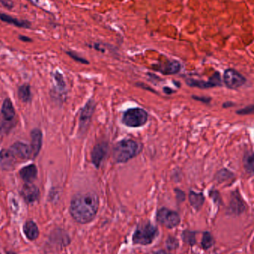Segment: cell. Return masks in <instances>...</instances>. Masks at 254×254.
I'll return each mask as SVG.
<instances>
[{
    "instance_id": "6da1fadb",
    "label": "cell",
    "mask_w": 254,
    "mask_h": 254,
    "mask_svg": "<svg viewBox=\"0 0 254 254\" xmlns=\"http://www.w3.org/2000/svg\"><path fill=\"white\" fill-rule=\"evenodd\" d=\"M99 207V198L96 193L78 194L71 202V215L77 222L87 224L94 219Z\"/></svg>"
},
{
    "instance_id": "7a4b0ae2",
    "label": "cell",
    "mask_w": 254,
    "mask_h": 254,
    "mask_svg": "<svg viewBox=\"0 0 254 254\" xmlns=\"http://www.w3.org/2000/svg\"><path fill=\"white\" fill-rule=\"evenodd\" d=\"M142 145L132 139H123L116 144L113 150V157L117 163H125L139 155Z\"/></svg>"
},
{
    "instance_id": "3957f363",
    "label": "cell",
    "mask_w": 254,
    "mask_h": 254,
    "mask_svg": "<svg viewBox=\"0 0 254 254\" xmlns=\"http://www.w3.org/2000/svg\"><path fill=\"white\" fill-rule=\"evenodd\" d=\"M157 235V227L151 223H145L139 225L135 230L133 235V242L135 245H150L154 242Z\"/></svg>"
},
{
    "instance_id": "277c9868",
    "label": "cell",
    "mask_w": 254,
    "mask_h": 254,
    "mask_svg": "<svg viewBox=\"0 0 254 254\" xmlns=\"http://www.w3.org/2000/svg\"><path fill=\"white\" fill-rule=\"evenodd\" d=\"M148 121V113L142 108H136L127 110L123 114L122 122L125 126L130 127H139Z\"/></svg>"
},
{
    "instance_id": "5b68a950",
    "label": "cell",
    "mask_w": 254,
    "mask_h": 254,
    "mask_svg": "<svg viewBox=\"0 0 254 254\" xmlns=\"http://www.w3.org/2000/svg\"><path fill=\"white\" fill-rule=\"evenodd\" d=\"M15 117V109L12 102L10 99H5L0 114V130L3 133H8L11 130L14 126Z\"/></svg>"
},
{
    "instance_id": "8992f818",
    "label": "cell",
    "mask_w": 254,
    "mask_h": 254,
    "mask_svg": "<svg viewBox=\"0 0 254 254\" xmlns=\"http://www.w3.org/2000/svg\"><path fill=\"white\" fill-rule=\"evenodd\" d=\"M157 220L160 224L169 229L176 227L181 222V218L178 212L165 207L159 209Z\"/></svg>"
},
{
    "instance_id": "52a82bcc",
    "label": "cell",
    "mask_w": 254,
    "mask_h": 254,
    "mask_svg": "<svg viewBox=\"0 0 254 254\" xmlns=\"http://www.w3.org/2000/svg\"><path fill=\"white\" fill-rule=\"evenodd\" d=\"M224 82L231 90H236L246 82V79L234 69H229L224 72Z\"/></svg>"
},
{
    "instance_id": "ba28073f",
    "label": "cell",
    "mask_w": 254,
    "mask_h": 254,
    "mask_svg": "<svg viewBox=\"0 0 254 254\" xmlns=\"http://www.w3.org/2000/svg\"><path fill=\"white\" fill-rule=\"evenodd\" d=\"M95 108H96V104L94 101L90 99L81 111V117H80V131H81V133H84L88 127L92 116L94 113Z\"/></svg>"
},
{
    "instance_id": "9c48e42d",
    "label": "cell",
    "mask_w": 254,
    "mask_h": 254,
    "mask_svg": "<svg viewBox=\"0 0 254 254\" xmlns=\"http://www.w3.org/2000/svg\"><path fill=\"white\" fill-rule=\"evenodd\" d=\"M187 85L190 87H198L200 89L212 88V87H217V86H221V76L218 72H215L209 81H198V80L187 79Z\"/></svg>"
},
{
    "instance_id": "30bf717a",
    "label": "cell",
    "mask_w": 254,
    "mask_h": 254,
    "mask_svg": "<svg viewBox=\"0 0 254 254\" xmlns=\"http://www.w3.org/2000/svg\"><path fill=\"white\" fill-rule=\"evenodd\" d=\"M10 150L19 160H27L32 157V148L23 142H16L11 147Z\"/></svg>"
},
{
    "instance_id": "8fae6325",
    "label": "cell",
    "mask_w": 254,
    "mask_h": 254,
    "mask_svg": "<svg viewBox=\"0 0 254 254\" xmlns=\"http://www.w3.org/2000/svg\"><path fill=\"white\" fill-rule=\"evenodd\" d=\"M21 195L28 203H34L39 197V189L32 183H26L22 188Z\"/></svg>"
},
{
    "instance_id": "7c38bea8",
    "label": "cell",
    "mask_w": 254,
    "mask_h": 254,
    "mask_svg": "<svg viewBox=\"0 0 254 254\" xmlns=\"http://www.w3.org/2000/svg\"><path fill=\"white\" fill-rule=\"evenodd\" d=\"M108 145L106 142L97 144L92 151L91 158L93 165L96 168H99L108 153Z\"/></svg>"
},
{
    "instance_id": "4fadbf2b",
    "label": "cell",
    "mask_w": 254,
    "mask_h": 254,
    "mask_svg": "<svg viewBox=\"0 0 254 254\" xmlns=\"http://www.w3.org/2000/svg\"><path fill=\"white\" fill-rule=\"evenodd\" d=\"M17 159L11 150L4 149L0 151V166L4 170H11L14 169Z\"/></svg>"
},
{
    "instance_id": "5bb4252c",
    "label": "cell",
    "mask_w": 254,
    "mask_h": 254,
    "mask_svg": "<svg viewBox=\"0 0 254 254\" xmlns=\"http://www.w3.org/2000/svg\"><path fill=\"white\" fill-rule=\"evenodd\" d=\"M31 139H32V158H35L39 154L42 147L43 135L42 132L39 129H35L31 132Z\"/></svg>"
},
{
    "instance_id": "9a60e30c",
    "label": "cell",
    "mask_w": 254,
    "mask_h": 254,
    "mask_svg": "<svg viewBox=\"0 0 254 254\" xmlns=\"http://www.w3.org/2000/svg\"><path fill=\"white\" fill-rule=\"evenodd\" d=\"M181 66L178 61H172L164 64L158 65L157 70L164 75H174L181 70Z\"/></svg>"
},
{
    "instance_id": "2e32d148",
    "label": "cell",
    "mask_w": 254,
    "mask_h": 254,
    "mask_svg": "<svg viewBox=\"0 0 254 254\" xmlns=\"http://www.w3.org/2000/svg\"><path fill=\"white\" fill-rule=\"evenodd\" d=\"M20 175L26 183H32L37 178L38 169L34 164L25 166L20 170Z\"/></svg>"
},
{
    "instance_id": "e0dca14e",
    "label": "cell",
    "mask_w": 254,
    "mask_h": 254,
    "mask_svg": "<svg viewBox=\"0 0 254 254\" xmlns=\"http://www.w3.org/2000/svg\"><path fill=\"white\" fill-rule=\"evenodd\" d=\"M0 20L5 22V23H8V24L14 25L18 28H24V29H29L31 27V23L26 20H18L15 17H11V16L8 15V14H2L0 13Z\"/></svg>"
},
{
    "instance_id": "ac0fdd59",
    "label": "cell",
    "mask_w": 254,
    "mask_h": 254,
    "mask_svg": "<svg viewBox=\"0 0 254 254\" xmlns=\"http://www.w3.org/2000/svg\"><path fill=\"white\" fill-rule=\"evenodd\" d=\"M25 235L29 240H35L39 236V229L34 221H29L23 227Z\"/></svg>"
},
{
    "instance_id": "d6986e66",
    "label": "cell",
    "mask_w": 254,
    "mask_h": 254,
    "mask_svg": "<svg viewBox=\"0 0 254 254\" xmlns=\"http://www.w3.org/2000/svg\"><path fill=\"white\" fill-rule=\"evenodd\" d=\"M189 201L194 209H195L196 210H199L204 203V196L203 195L202 193H197L193 191H190L189 193Z\"/></svg>"
},
{
    "instance_id": "ffe728a7",
    "label": "cell",
    "mask_w": 254,
    "mask_h": 254,
    "mask_svg": "<svg viewBox=\"0 0 254 254\" xmlns=\"http://www.w3.org/2000/svg\"><path fill=\"white\" fill-rule=\"evenodd\" d=\"M245 206L244 204L243 200L241 199L239 194H233V197L231 199V203H230V209L231 212L235 214H240L243 212Z\"/></svg>"
},
{
    "instance_id": "44dd1931",
    "label": "cell",
    "mask_w": 254,
    "mask_h": 254,
    "mask_svg": "<svg viewBox=\"0 0 254 254\" xmlns=\"http://www.w3.org/2000/svg\"><path fill=\"white\" fill-rule=\"evenodd\" d=\"M18 96L22 102H26V103L31 102L32 92H31L30 86L29 84L20 86L18 90Z\"/></svg>"
},
{
    "instance_id": "7402d4cb",
    "label": "cell",
    "mask_w": 254,
    "mask_h": 254,
    "mask_svg": "<svg viewBox=\"0 0 254 254\" xmlns=\"http://www.w3.org/2000/svg\"><path fill=\"white\" fill-rule=\"evenodd\" d=\"M214 245V239L209 232H204L202 238L201 245L203 249H209Z\"/></svg>"
},
{
    "instance_id": "603a6c76",
    "label": "cell",
    "mask_w": 254,
    "mask_h": 254,
    "mask_svg": "<svg viewBox=\"0 0 254 254\" xmlns=\"http://www.w3.org/2000/svg\"><path fill=\"white\" fill-rule=\"evenodd\" d=\"M244 160V165H245V169L248 173L252 175L254 172V154L252 152L247 154Z\"/></svg>"
},
{
    "instance_id": "cb8c5ba5",
    "label": "cell",
    "mask_w": 254,
    "mask_h": 254,
    "mask_svg": "<svg viewBox=\"0 0 254 254\" xmlns=\"http://www.w3.org/2000/svg\"><path fill=\"white\" fill-rule=\"evenodd\" d=\"M182 239L186 243L190 245H194L196 244L195 233L192 231L186 230L182 233Z\"/></svg>"
},
{
    "instance_id": "d4e9b609",
    "label": "cell",
    "mask_w": 254,
    "mask_h": 254,
    "mask_svg": "<svg viewBox=\"0 0 254 254\" xmlns=\"http://www.w3.org/2000/svg\"><path fill=\"white\" fill-rule=\"evenodd\" d=\"M54 80L56 81L57 87H59L61 91H63L66 89V83H65L63 75L59 73V72H56L54 74Z\"/></svg>"
},
{
    "instance_id": "484cf974",
    "label": "cell",
    "mask_w": 254,
    "mask_h": 254,
    "mask_svg": "<svg viewBox=\"0 0 254 254\" xmlns=\"http://www.w3.org/2000/svg\"><path fill=\"white\" fill-rule=\"evenodd\" d=\"M166 248L169 250H175L178 248V245H179V242H178V240L177 239H175V237H172V236H170V237L168 238L167 240H166Z\"/></svg>"
},
{
    "instance_id": "4316f807",
    "label": "cell",
    "mask_w": 254,
    "mask_h": 254,
    "mask_svg": "<svg viewBox=\"0 0 254 254\" xmlns=\"http://www.w3.org/2000/svg\"><path fill=\"white\" fill-rule=\"evenodd\" d=\"M66 54H67L69 57L72 58V59H74L75 62H80V63L81 64H89L88 61L86 60V59H84V58L78 56V55L77 54V53H75V52L67 51L66 52Z\"/></svg>"
},
{
    "instance_id": "83f0119b",
    "label": "cell",
    "mask_w": 254,
    "mask_h": 254,
    "mask_svg": "<svg viewBox=\"0 0 254 254\" xmlns=\"http://www.w3.org/2000/svg\"><path fill=\"white\" fill-rule=\"evenodd\" d=\"M254 110V105H251L246 107V108H243V109L239 110V111H237V114H240V115H247V114H253Z\"/></svg>"
},
{
    "instance_id": "f1b7e54d",
    "label": "cell",
    "mask_w": 254,
    "mask_h": 254,
    "mask_svg": "<svg viewBox=\"0 0 254 254\" xmlns=\"http://www.w3.org/2000/svg\"><path fill=\"white\" fill-rule=\"evenodd\" d=\"M0 4L8 9H12L14 8V2L11 0H0Z\"/></svg>"
},
{
    "instance_id": "f546056e",
    "label": "cell",
    "mask_w": 254,
    "mask_h": 254,
    "mask_svg": "<svg viewBox=\"0 0 254 254\" xmlns=\"http://www.w3.org/2000/svg\"><path fill=\"white\" fill-rule=\"evenodd\" d=\"M175 191L176 193L177 200L179 202L184 201V199H185V194H184V191H181L179 189H175Z\"/></svg>"
},
{
    "instance_id": "4dcf8cb0",
    "label": "cell",
    "mask_w": 254,
    "mask_h": 254,
    "mask_svg": "<svg viewBox=\"0 0 254 254\" xmlns=\"http://www.w3.org/2000/svg\"><path fill=\"white\" fill-rule=\"evenodd\" d=\"M195 100L201 101V102H209L210 101V99H207L205 97H197V96H193Z\"/></svg>"
},
{
    "instance_id": "1f68e13d",
    "label": "cell",
    "mask_w": 254,
    "mask_h": 254,
    "mask_svg": "<svg viewBox=\"0 0 254 254\" xmlns=\"http://www.w3.org/2000/svg\"><path fill=\"white\" fill-rule=\"evenodd\" d=\"M20 39L21 40V41H25V42H31V41H32V40L31 39V38H29V37L23 36V35L20 36Z\"/></svg>"
},
{
    "instance_id": "d6a6232c",
    "label": "cell",
    "mask_w": 254,
    "mask_h": 254,
    "mask_svg": "<svg viewBox=\"0 0 254 254\" xmlns=\"http://www.w3.org/2000/svg\"><path fill=\"white\" fill-rule=\"evenodd\" d=\"M164 92L167 93V94H171L172 93V90L171 89L168 88V87H166V88H164Z\"/></svg>"
}]
</instances>
